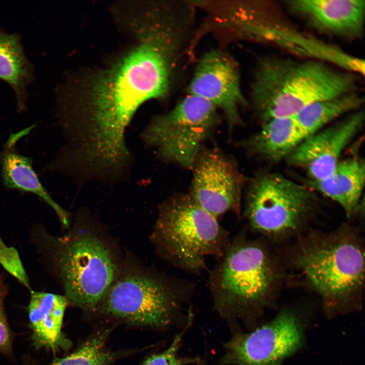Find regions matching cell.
Segmentation results:
<instances>
[{
    "mask_svg": "<svg viewBox=\"0 0 365 365\" xmlns=\"http://www.w3.org/2000/svg\"><path fill=\"white\" fill-rule=\"evenodd\" d=\"M190 24L175 9L153 12L138 44L100 75L86 109L72 117L74 132L86 148L108 155L126 149V129L138 107L170 93Z\"/></svg>",
    "mask_w": 365,
    "mask_h": 365,
    "instance_id": "cell-1",
    "label": "cell"
},
{
    "mask_svg": "<svg viewBox=\"0 0 365 365\" xmlns=\"http://www.w3.org/2000/svg\"><path fill=\"white\" fill-rule=\"evenodd\" d=\"M358 76L318 59L264 56L257 62L250 97L264 123L293 116L313 102L357 90Z\"/></svg>",
    "mask_w": 365,
    "mask_h": 365,
    "instance_id": "cell-2",
    "label": "cell"
},
{
    "mask_svg": "<svg viewBox=\"0 0 365 365\" xmlns=\"http://www.w3.org/2000/svg\"><path fill=\"white\" fill-rule=\"evenodd\" d=\"M294 261L309 285L321 297L329 314L359 302L364 284V252L348 231L310 234L298 246Z\"/></svg>",
    "mask_w": 365,
    "mask_h": 365,
    "instance_id": "cell-3",
    "label": "cell"
},
{
    "mask_svg": "<svg viewBox=\"0 0 365 365\" xmlns=\"http://www.w3.org/2000/svg\"><path fill=\"white\" fill-rule=\"evenodd\" d=\"M280 279L267 247L259 239L248 238L243 229L217 259L207 285L220 311L254 314L271 304Z\"/></svg>",
    "mask_w": 365,
    "mask_h": 365,
    "instance_id": "cell-4",
    "label": "cell"
},
{
    "mask_svg": "<svg viewBox=\"0 0 365 365\" xmlns=\"http://www.w3.org/2000/svg\"><path fill=\"white\" fill-rule=\"evenodd\" d=\"M152 239L166 261L195 275L206 269L207 257H221L231 240L217 218L185 194L173 195L162 204Z\"/></svg>",
    "mask_w": 365,
    "mask_h": 365,
    "instance_id": "cell-5",
    "label": "cell"
},
{
    "mask_svg": "<svg viewBox=\"0 0 365 365\" xmlns=\"http://www.w3.org/2000/svg\"><path fill=\"white\" fill-rule=\"evenodd\" d=\"M43 257L56 268L68 303L82 308L97 307L114 283L117 268L110 249L88 231L55 238L37 235Z\"/></svg>",
    "mask_w": 365,
    "mask_h": 365,
    "instance_id": "cell-6",
    "label": "cell"
},
{
    "mask_svg": "<svg viewBox=\"0 0 365 365\" xmlns=\"http://www.w3.org/2000/svg\"><path fill=\"white\" fill-rule=\"evenodd\" d=\"M316 203L314 194L307 186L279 173L262 174L249 184L244 216L254 231L283 237L304 227Z\"/></svg>",
    "mask_w": 365,
    "mask_h": 365,
    "instance_id": "cell-7",
    "label": "cell"
},
{
    "mask_svg": "<svg viewBox=\"0 0 365 365\" xmlns=\"http://www.w3.org/2000/svg\"><path fill=\"white\" fill-rule=\"evenodd\" d=\"M195 284L174 276L130 274L114 282L98 305L103 312L134 324H166Z\"/></svg>",
    "mask_w": 365,
    "mask_h": 365,
    "instance_id": "cell-8",
    "label": "cell"
},
{
    "mask_svg": "<svg viewBox=\"0 0 365 365\" xmlns=\"http://www.w3.org/2000/svg\"><path fill=\"white\" fill-rule=\"evenodd\" d=\"M217 108L189 94L167 114L154 118L142 133L159 157L192 169L203 142L219 122Z\"/></svg>",
    "mask_w": 365,
    "mask_h": 365,
    "instance_id": "cell-9",
    "label": "cell"
},
{
    "mask_svg": "<svg viewBox=\"0 0 365 365\" xmlns=\"http://www.w3.org/2000/svg\"><path fill=\"white\" fill-rule=\"evenodd\" d=\"M304 341L302 322L295 312L283 309L270 321L248 334H239L226 345L222 365H280Z\"/></svg>",
    "mask_w": 365,
    "mask_h": 365,
    "instance_id": "cell-10",
    "label": "cell"
},
{
    "mask_svg": "<svg viewBox=\"0 0 365 365\" xmlns=\"http://www.w3.org/2000/svg\"><path fill=\"white\" fill-rule=\"evenodd\" d=\"M190 195L218 218L227 212L240 215L243 177L232 161L216 148L201 150L195 161Z\"/></svg>",
    "mask_w": 365,
    "mask_h": 365,
    "instance_id": "cell-11",
    "label": "cell"
},
{
    "mask_svg": "<svg viewBox=\"0 0 365 365\" xmlns=\"http://www.w3.org/2000/svg\"><path fill=\"white\" fill-rule=\"evenodd\" d=\"M223 111L231 129L241 123L239 108L247 105L235 61L218 49L205 53L198 61L188 88Z\"/></svg>",
    "mask_w": 365,
    "mask_h": 365,
    "instance_id": "cell-12",
    "label": "cell"
},
{
    "mask_svg": "<svg viewBox=\"0 0 365 365\" xmlns=\"http://www.w3.org/2000/svg\"><path fill=\"white\" fill-rule=\"evenodd\" d=\"M363 111L358 110L305 138L287 157L291 166L304 168L309 181L328 176L345 148L363 126Z\"/></svg>",
    "mask_w": 365,
    "mask_h": 365,
    "instance_id": "cell-13",
    "label": "cell"
},
{
    "mask_svg": "<svg viewBox=\"0 0 365 365\" xmlns=\"http://www.w3.org/2000/svg\"><path fill=\"white\" fill-rule=\"evenodd\" d=\"M285 5L313 28L348 40L364 32V0H288Z\"/></svg>",
    "mask_w": 365,
    "mask_h": 365,
    "instance_id": "cell-14",
    "label": "cell"
},
{
    "mask_svg": "<svg viewBox=\"0 0 365 365\" xmlns=\"http://www.w3.org/2000/svg\"><path fill=\"white\" fill-rule=\"evenodd\" d=\"M68 304L65 296L50 293L30 290L28 306L31 341L35 349L54 352L66 350L70 342L62 332V325Z\"/></svg>",
    "mask_w": 365,
    "mask_h": 365,
    "instance_id": "cell-15",
    "label": "cell"
},
{
    "mask_svg": "<svg viewBox=\"0 0 365 365\" xmlns=\"http://www.w3.org/2000/svg\"><path fill=\"white\" fill-rule=\"evenodd\" d=\"M364 179L363 159L352 156L340 160L325 178L308 182L313 189L338 203L351 217L360 207Z\"/></svg>",
    "mask_w": 365,
    "mask_h": 365,
    "instance_id": "cell-16",
    "label": "cell"
},
{
    "mask_svg": "<svg viewBox=\"0 0 365 365\" xmlns=\"http://www.w3.org/2000/svg\"><path fill=\"white\" fill-rule=\"evenodd\" d=\"M307 137L294 116L278 117L264 122L244 146L252 155L275 162L286 158Z\"/></svg>",
    "mask_w": 365,
    "mask_h": 365,
    "instance_id": "cell-17",
    "label": "cell"
},
{
    "mask_svg": "<svg viewBox=\"0 0 365 365\" xmlns=\"http://www.w3.org/2000/svg\"><path fill=\"white\" fill-rule=\"evenodd\" d=\"M33 78V66L25 56L20 35L0 30V80L13 89L20 112L26 108V88Z\"/></svg>",
    "mask_w": 365,
    "mask_h": 365,
    "instance_id": "cell-18",
    "label": "cell"
},
{
    "mask_svg": "<svg viewBox=\"0 0 365 365\" xmlns=\"http://www.w3.org/2000/svg\"><path fill=\"white\" fill-rule=\"evenodd\" d=\"M2 166L3 181L7 188L30 192L42 198L54 209L62 224L67 226L66 211L54 201L42 185L33 169L31 159L7 150L3 155Z\"/></svg>",
    "mask_w": 365,
    "mask_h": 365,
    "instance_id": "cell-19",
    "label": "cell"
},
{
    "mask_svg": "<svg viewBox=\"0 0 365 365\" xmlns=\"http://www.w3.org/2000/svg\"><path fill=\"white\" fill-rule=\"evenodd\" d=\"M364 97L357 90L313 102L293 116L307 137L342 115L359 110Z\"/></svg>",
    "mask_w": 365,
    "mask_h": 365,
    "instance_id": "cell-20",
    "label": "cell"
},
{
    "mask_svg": "<svg viewBox=\"0 0 365 365\" xmlns=\"http://www.w3.org/2000/svg\"><path fill=\"white\" fill-rule=\"evenodd\" d=\"M107 333L96 335L82 344L71 354L55 358L49 365H108L120 354L105 348Z\"/></svg>",
    "mask_w": 365,
    "mask_h": 365,
    "instance_id": "cell-21",
    "label": "cell"
},
{
    "mask_svg": "<svg viewBox=\"0 0 365 365\" xmlns=\"http://www.w3.org/2000/svg\"><path fill=\"white\" fill-rule=\"evenodd\" d=\"M0 264L30 291L29 279L16 249L8 247L0 238Z\"/></svg>",
    "mask_w": 365,
    "mask_h": 365,
    "instance_id": "cell-22",
    "label": "cell"
},
{
    "mask_svg": "<svg viewBox=\"0 0 365 365\" xmlns=\"http://www.w3.org/2000/svg\"><path fill=\"white\" fill-rule=\"evenodd\" d=\"M8 289L5 276L0 273V353L11 356L13 337L7 321L4 306Z\"/></svg>",
    "mask_w": 365,
    "mask_h": 365,
    "instance_id": "cell-23",
    "label": "cell"
},
{
    "mask_svg": "<svg viewBox=\"0 0 365 365\" xmlns=\"http://www.w3.org/2000/svg\"><path fill=\"white\" fill-rule=\"evenodd\" d=\"M183 333L184 331L178 334L165 351L148 358L142 365H184L195 362L194 359L177 357V352Z\"/></svg>",
    "mask_w": 365,
    "mask_h": 365,
    "instance_id": "cell-24",
    "label": "cell"
}]
</instances>
